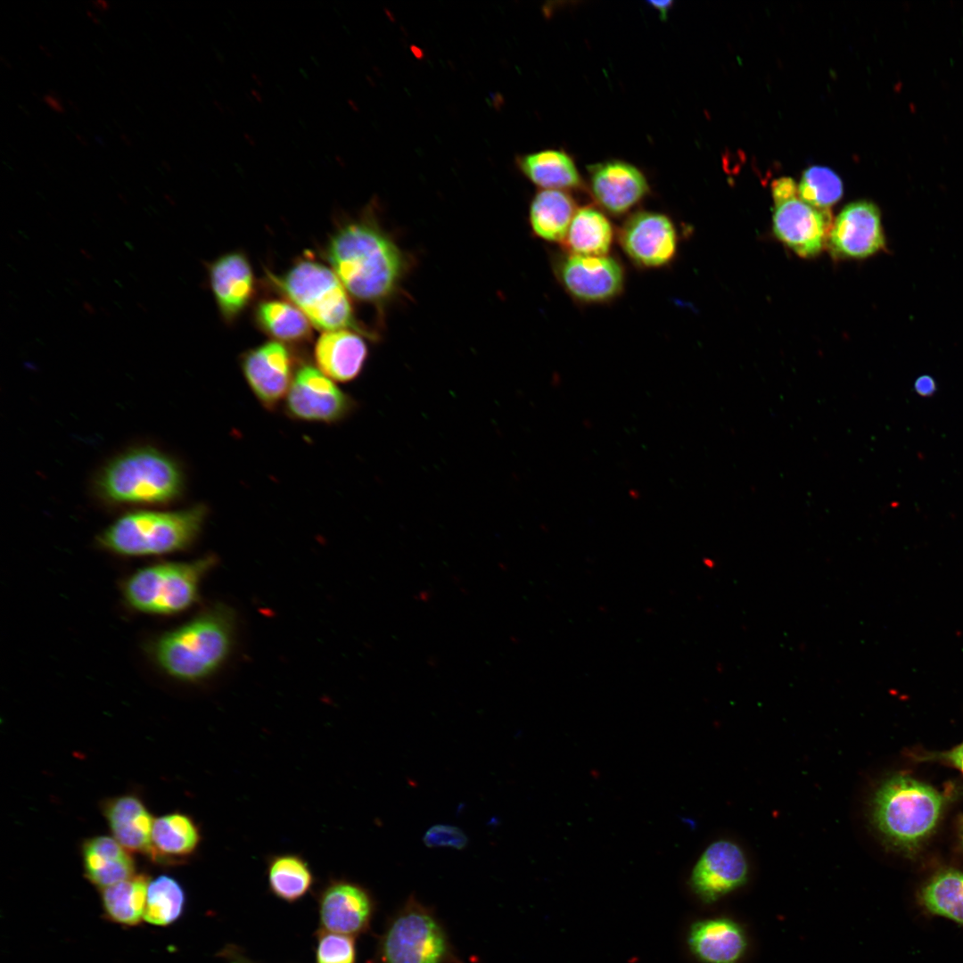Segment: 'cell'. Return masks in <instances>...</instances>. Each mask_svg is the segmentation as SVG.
<instances>
[{
    "mask_svg": "<svg viewBox=\"0 0 963 963\" xmlns=\"http://www.w3.org/2000/svg\"><path fill=\"white\" fill-rule=\"evenodd\" d=\"M235 630L234 611L219 604L158 636L148 650L168 676L183 682H199L212 676L226 661Z\"/></svg>",
    "mask_w": 963,
    "mask_h": 963,
    "instance_id": "2",
    "label": "cell"
},
{
    "mask_svg": "<svg viewBox=\"0 0 963 963\" xmlns=\"http://www.w3.org/2000/svg\"><path fill=\"white\" fill-rule=\"evenodd\" d=\"M209 508L199 503L169 511H138L117 519L98 537L99 546L122 556H149L182 551L198 539Z\"/></svg>",
    "mask_w": 963,
    "mask_h": 963,
    "instance_id": "3",
    "label": "cell"
},
{
    "mask_svg": "<svg viewBox=\"0 0 963 963\" xmlns=\"http://www.w3.org/2000/svg\"><path fill=\"white\" fill-rule=\"evenodd\" d=\"M942 804V796L932 786L899 775L885 779L877 788L871 818L890 843L912 850L934 829Z\"/></svg>",
    "mask_w": 963,
    "mask_h": 963,
    "instance_id": "4",
    "label": "cell"
},
{
    "mask_svg": "<svg viewBox=\"0 0 963 963\" xmlns=\"http://www.w3.org/2000/svg\"><path fill=\"white\" fill-rule=\"evenodd\" d=\"M828 244L835 257L865 259L885 249L878 207L869 201L846 205L829 231Z\"/></svg>",
    "mask_w": 963,
    "mask_h": 963,
    "instance_id": "14",
    "label": "cell"
},
{
    "mask_svg": "<svg viewBox=\"0 0 963 963\" xmlns=\"http://www.w3.org/2000/svg\"><path fill=\"white\" fill-rule=\"evenodd\" d=\"M218 956L226 963H258L249 958L242 948L235 944H226Z\"/></svg>",
    "mask_w": 963,
    "mask_h": 963,
    "instance_id": "36",
    "label": "cell"
},
{
    "mask_svg": "<svg viewBox=\"0 0 963 963\" xmlns=\"http://www.w3.org/2000/svg\"><path fill=\"white\" fill-rule=\"evenodd\" d=\"M240 366L251 391L264 408L274 411L284 403L297 369L286 344L273 340L263 342L243 352Z\"/></svg>",
    "mask_w": 963,
    "mask_h": 963,
    "instance_id": "12",
    "label": "cell"
},
{
    "mask_svg": "<svg viewBox=\"0 0 963 963\" xmlns=\"http://www.w3.org/2000/svg\"><path fill=\"white\" fill-rule=\"evenodd\" d=\"M318 929L353 937L367 933L376 903L364 885L344 877L330 878L316 893Z\"/></svg>",
    "mask_w": 963,
    "mask_h": 963,
    "instance_id": "10",
    "label": "cell"
},
{
    "mask_svg": "<svg viewBox=\"0 0 963 963\" xmlns=\"http://www.w3.org/2000/svg\"><path fill=\"white\" fill-rule=\"evenodd\" d=\"M424 841L429 847L442 846L462 849L466 845L468 840L464 832L456 827L436 825L425 833Z\"/></svg>",
    "mask_w": 963,
    "mask_h": 963,
    "instance_id": "34",
    "label": "cell"
},
{
    "mask_svg": "<svg viewBox=\"0 0 963 963\" xmlns=\"http://www.w3.org/2000/svg\"><path fill=\"white\" fill-rule=\"evenodd\" d=\"M588 185L594 201L606 212L621 215L649 192L644 174L634 165L612 160L588 167Z\"/></svg>",
    "mask_w": 963,
    "mask_h": 963,
    "instance_id": "18",
    "label": "cell"
},
{
    "mask_svg": "<svg viewBox=\"0 0 963 963\" xmlns=\"http://www.w3.org/2000/svg\"><path fill=\"white\" fill-rule=\"evenodd\" d=\"M521 171L542 189L574 190L582 186L581 176L564 151L547 149L523 155L518 160Z\"/></svg>",
    "mask_w": 963,
    "mask_h": 963,
    "instance_id": "25",
    "label": "cell"
},
{
    "mask_svg": "<svg viewBox=\"0 0 963 963\" xmlns=\"http://www.w3.org/2000/svg\"><path fill=\"white\" fill-rule=\"evenodd\" d=\"M86 877L102 889L135 876V861L113 837L97 835L81 846Z\"/></svg>",
    "mask_w": 963,
    "mask_h": 963,
    "instance_id": "23",
    "label": "cell"
},
{
    "mask_svg": "<svg viewBox=\"0 0 963 963\" xmlns=\"http://www.w3.org/2000/svg\"><path fill=\"white\" fill-rule=\"evenodd\" d=\"M619 241L634 263L645 268H658L674 258L678 235L673 222L666 215L639 211L623 224Z\"/></svg>",
    "mask_w": 963,
    "mask_h": 963,
    "instance_id": "15",
    "label": "cell"
},
{
    "mask_svg": "<svg viewBox=\"0 0 963 963\" xmlns=\"http://www.w3.org/2000/svg\"><path fill=\"white\" fill-rule=\"evenodd\" d=\"M914 388L921 396H929L935 391V383L931 376L922 375L916 380Z\"/></svg>",
    "mask_w": 963,
    "mask_h": 963,
    "instance_id": "37",
    "label": "cell"
},
{
    "mask_svg": "<svg viewBox=\"0 0 963 963\" xmlns=\"http://www.w3.org/2000/svg\"><path fill=\"white\" fill-rule=\"evenodd\" d=\"M0 60H1L2 63L4 64L5 67H7L8 69L12 68L11 63L8 61L5 60L4 56H1Z\"/></svg>",
    "mask_w": 963,
    "mask_h": 963,
    "instance_id": "47",
    "label": "cell"
},
{
    "mask_svg": "<svg viewBox=\"0 0 963 963\" xmlns=\"http://www.w3.org/2000/svg\"><path fill=\"white\" fill-rule=\"evenodd\" d=\"M86 15L95 24H100V20L91 11L86 10Z\"/></svg>",
    "mask_w": 963,
    "mask_h": 963,
    "instance_id": "42",
    "label": "cell"
},
{
    "mask_svg": "<svg viewBox=\"0 0 963 963\" xmlns=\"http://www.w3.org/2000/svg\"><path fill=\"white\" fill-rule=\"evenodd\" d=\"M556 272L564 289L584 302H602L616 297L623 287L620 263L605 256L567 253L556 262Z\"/></svg>",
    "mask_w": 963,
    "mask_h": 963,
    "instance_id": "13",
    "label": "cell"
},
{
    "mask_svg": "<svg viewBox=\"0 0 963 963\" xmlns=\"http://www.w3.org/2000/svg\"><path fill=\"white\" fill-rule=\"evenodd\" d=\"M102 811L117 842L128 852L148 856L154 819L138 796L109 798L102 804Z\"/></svg>",
    "mask_w": 963,
    "mask_h": 963,
    "instance_id": "21",
    "label": "cell"
},
{
    "mask_svg": "<svg viewBox=\"0 0 963 963\" xmlns=\"http://www.w3.org/2000/svg\"><path fill=\"white\" fill-rule=\"evenodd\" d=\"M96 486L101 497L111 503L165 504L182 494L184 474L172 458L144 447L110 462Z\"/></svg>",
    "mask_w": 963,
    "mask_h": 963,
    "instance_id": "5",
    "label": "cell"
},
{
    "mask_svg": "<svg viewBox=\"0 0 963 963\" xmlns=\"http://www.w3.org/2000/svg\"><path fill=\"white\" fill-rule=\"evenodd\" d=\"M962 843H963V831H962Z\"/></svg>",
    "mask_w": 963,
    "mask_h": 963,
    "instance_id": "48",
    "label": "cell"
},
{
    "mask_svg": "<svg viewBox=\"0 0 963 963\" xmlns=\"http://www.w3.org/2000/svg\"><path fill=\"white\" fill-rule=\"evenodd\" d=\"M576 210L566 191L541 189L531 201L530 223L539 237L563 243Z\"/></svg>",
    "mask_w": 963,
    "mask_h": 963,
    "instance_id": "27",
    "label": "cell"
},
{
    "mask_svg": "<svg viewBox=\"0 0 963 963\" xmlns=\"http://www.w3.org/2000/svg\"><path fill=\"white\" fill-rule=\"evenodd\" d=\"M771 191L775 203L798 195V186L790 177H781L775 180Z\"/></svg>",
    "mask_w": 963,
    "mask_h": 963,
    "instance_id": "35",
    "label": "cell"
},
{
    "mask_svg": "<svg viewBox=\"0 0 963 963\" xmlns=\"http://www.w3.org/2000/svg\"><path fill=\"white\" fill-rule=\"evenodd\" d=\"M92 4L94 5L95 8H96L98 11H100L102 12H107L111 8L110 3L107 2V1H103V0L93 1Z\"/></svg>",
    "mask_w": 963,
    "mask_h": 963,
    "instance_id": "41",
    "label": "cell"
},
{
    "mask_svg": "<svg viewBox=\"0 0 963 963\" xmlns=\"http://www.w3.org/2000/svg\"><path fill=\"white\" fill-rule=\"evenodd\" d=\"M325 257L348 293L381 304L397 289L404 257L392 239L366 218L343 223L331 235Z\"/></svg>",
    "mask_w": 963,
    "mask_h": 963,
    "instance_id": "1",
    "label": "cell"
},
{
    "mask_svg": "<svg viewBox=\"0 0 963 963\" xmlns=\"http://www.w3.org/2000/svg\"><path fill=\"white\" fill-rule=\"evenodd\" d=\"M671 3L672 2H670V1H662V2L653 1V2H650V4L653 5V7H654L656 10L659 11L662 19H665L667 13H668V11H669V9H670V7L671 5Z\"/></svg>",
    "mask_w": 963,
    "mask_h": 963,
    "instance_id": "40",
    "label": "cell"
},
{
    "mask_svg": "<svg viewBox=\"0 0 963 963\" xmlns=\"http://www.w3.org/2000/svg\"><path fill=\"white\" fill-rule=\"evenodd\" d=\"M776 237L803 258L816 256L830 228V215L804 202L797 195L776 202L772 218Z\"/></svg>",
    "mask_w": 963,
    "mask_h": 963,
    "instance_id": "16",
    "label": "cell"
},
{
    "mask_svg": "<svg viewBox=\"0 0 963 963\" xmlns=\"http://www.w3.org/2000/svg\"><path fill=\"white\" fill-rule=\"evenodd\" d=\"M68 103H69V104H70V106L72 107V109H73V110H74L75 111H77V112H80V110H79V108L78 107V105H77V104H76V103H74L73 101H71V100H68Z\"/></svg>",
    "mask_w": 963,
    "mask_h": 963,
    "instance_id": "46",
    "label": "cell"
},
{
    "mask_svg": "<svg viewBox=\"0 0 963 963\" xmlns=\"http://www.w3.org/2000/svg\"><path fill=\"white\" fill-rule=\"evenodd\" d=\"M940 758L947 761L963 772V743L951 751L941 754Z\"/></svg>",
    "mask_w": 963,
    "mask_h": 963,
    "instance_id": "38",
    "label": "cell"
},
{
    "mask_svg": "<svg viewBox=\"0 0 963 963\" xmlns=\"http://www.w3.org/2000/svg\"><path fill=\"white\" fill-rule=\"evenodd\" d=\"M148 878L133 876L124 881L102 889V901L107 916L113 921L135 926L144 918Z\"/></svg>",
    "mask_w": 963,
    "mask_h": 963,
    "instance_id": "29",
    "label": "cell"
},
{
    "mask_svg": "<svg viewBox=\"0 0 963 963\" xmlns=\"http://www.w3.org/2000/svg\"><path fill=\"white\" fill-rule=\"evenodd\" d=\"M202 840L201 827L190 815L168 813L153 821L148 856L156 862L183 863L196 853Z\"/></svg>",
    "mask_w": 963,
    "mask_h": 963,
    "instance_id": "22",
    "label": "cell"
},
{
    "mask_svg": "<svg viewBox=\"0 0 963 963\" xmlns=\"http://www.w3.org/2000/svg\"><path fill=\"white\" fill-rule=\"evenodd\" d=\"M374 963H458L436 915L410 897L379 936Z\"/></svg>",
    "mask_w": 963,
    "mask_h": 963,
    "instance_id": "8",
    "label": "cell"
},
{
    "mask_svg": "<svg viewBox=\"0 0 963 963\" xmlns=\"http://www.w3.org/2000/svg\"><path fill=\"white\" fill-rule=\"evenodd\" d=\"M843 191V183L836 173L822 166L807 169L798 185L799 197L819 210H827L837 202Z\"/></svg>",
    "mask_w": 963,
    "mask_h": 963,
    "instance_id": "32",
    "label": "cell"
},
{
    "mask_svg": "<svg viewBox=\"0 0 963 963\" xmlns=\"http://www.w3.org/2000/svg\"><path fill=\"white\" fill-rule=\"evenodd\" d=\"M216 564V556H205L189 562L144 566L124 580V600L130 608L144 613H182L198 600L202 580Z\"/></svg>",
    "mask_w": 963,
    "mask_h": 963,
    "instance_id": "7",
    "label": "cell"
},
{
    "mask_svg": "<svg viewBox=\"0 0 963 963\" xmlns=\"http://www.w3.org/2000/svg\"><path fill=\"white\" fill-rule=\"evenodd\" d=\"M355 938L317 928L315 932L316 963H357Z\"/></svg>",
    "mask_w": 963,
    "mask_h": 963,
    "instance_id": "33",
    "label": "cell"
},
{
    "mask_svg": "<svg viewBox=\"0 0 963 963\" xmlns=\"http://www.w3.org/2000/svg\"><path fill=\"white\" fill-rule=\"evenodd\" d=\"M38 47H39V49L41 50V52H42V53H43V54H45V55L46 57H49V58H52V57H53V54H52L51 51H50V50H49V49H48V48H47V47H46L45 45H38Z\"/></svg>",
    "mask_w": 963,
    "mask_h": 963,
    "instance_id": "43",
    "label": "cell"
},
{
    "mask_svg": "<svg viewBox=\"0 0 963 963\" xmlns=\"http://www.w3.org/2000/svg\"><path fill=\"white\" fill-rule=\"evenodd\" d=\"M76 138H77V140H78V142H79V143H80V144H81L82 145H84V146H87V142H86V139H84V138H83V137L81 136V135H78V134H77V135H76Z\"/></svg>",
    "mask_w": 963,
    "mask_h": 963,
    "instance_id": "45",
    "label": "cell"
},
{
    "mask_svg": "<svg viewBox=\"0 0 963 963\" xmlns=\"http://www.w3.org/2000/svg\"><path fill=\"white\" fill-rule=\"evenodd\" d=\"M269 279L313 326L324 332L348 329L366 334L355 318L347 290L331 268L301 259L281 275L270 274Z\"/></svg>",
    "mask_w": 963,
    "mask_h": 963,
    "instance_id": "6",
    "label": "cell"
},
{
    "mask_svg": "<svg viewBox=\"0 0 963 963\" xmlns=\"http://www.w3.org/2000/svg\"><path fill=\"white\" fill-rule=\"evenodd\" d=\"M921 902L933 914L963 925V873L946 870L922 889Z\"/></svg>",
    "mask_w": 963,
    "mask_h": 963,
    "instance_id": "30",
    "label": "cell"
},
{
    "mask_svg": "<svg viewBox=\"0 0 963 963\" xmlns=\"http://www.w3.org/2000/svg\"><path fill=\"white\" fill-rule=\"evenodd\" d=\"M749 874V861L740 844L720 838L703 850L692 868L689 883L703 901L712 903L744 886Z\"/></svg>",
    "mask_w": 963,
    "mask_h": 963,
    "instance_id": "11",
    "label": "cell"
},
{
    "mask_svg": "<svg viewBox=\"0 0 963 963\" xmlns=\"http://www.w3.org/2000/svg\"><path fill=\"white\" fill-rule=\"evenodd\" d=\"M362 336L348 329L323 332L314 347L316 366L334 382L355 380L361 374L368 355Z\"/></svg>",
    "mask_w": 963,
    "mask_h": 963,
    "instance_id": "19",
    "label": "cell"
},
{
    "mask_svg": "<svg viewBox=\"0 0 963 963\" xmlns=\"http://www.w3.org/2000/svg\"><path fill=\"white\" fill-rule=\"evenodd\" d=\"M43 102L55 112L61 114L65 112V107L62 104L61 97L55 91L50 90L47 94H45L43 96Z\"/></svg>",
    "mask_w": 963,
    "mask_h": 963,
    "instance_id": "39",
    "label": "cell"
},
{
    "mask_svg": "<svg viewBox=\"0 0 963 963\" xmlns=\"http://www.w3.org/2000/svg\"><path fill=\"white\" fill-rule=\"evenodd\" d=\"M613 239L607 217L594 207L584 206L576 210L563 243L571 254L605 256Z\"/></svg>",
    "mask_w": 963,
    "mask_h": 963,
    "instance_id": "28",
    "label": "cell"
},
{
    "mask_svg": "<svg viewBox=\"0 0 963 963\" xmlns=\"http://www.w3.org/2000/svg\"><path fill=\"white\" fill-rule=\"evenodd\" d=\"M688 944L704 963H738L747 950L743 928L734 920L717 918L693 925Z\"/></svg>",
    "mask_w": 963,
    "mask_h": 963,
    "instance_id": "20",
    "label": "cell"
},
{
    "mask_svg": "<svg viewBox=\"0 0 963 963\" xmlns=\"http://www.w3.org/2000/svg\"><path fill=\"white\" fill-rule=\"evenodd\" d=\"M120 138H121V140H122V141L124 142V144H125L126 145H128V146H131V145H132V141H131V139H130V138L128 137V136H127V135H125V134H121V135H120Z\"/></svg>",
    "mask_w": 963,
    "mask_h": 963,
    "instance_id": "44",
    "label": "cell"
},
{
    "mask_svg": "<svg viewBox=\"0 0 963 963\" xmlns=\"http://www.w3.org/2000/svg\"><path fill=\"white\" fill-rule=\"evenodd\" d=\"M284 408L293 420L331 424L348 418L357 401L316 366L303 363L297 366Z\"/></svg>",
    "mask_w": 963,
    "mask_h": 963,
    "instance_id": "9",
    "label": "cell"
},
{
    "mask_svg": "<svg viewBox=\"0 0 963 963\" xmlns=\"http://www.w3.org/2000/svg\"><path fill=\"white\" fill-rule=\"evenodd\" d=\"M266 863L268 887L276 898L293 904L312 892L316 877L302 855L294 852L271 854Z\"/></svg>",
    "mask_w": 963,
    "mask_h": 963,
    "instance_id": "24",
    "label": "cell"
},
{
    "mask_svg": "<svg viewBox=\"0 0 963 963\" xmlns=\"http://www.w3.org/2000/svg\"><path fill=\"white\" fill-rule=\"evenodd\" d=\"M253 318L264 333L284 344L307 342L312 334L308 317L288 300H260L254 308Z\"/></svg>",
    "mask_w": 963,
    "mask_h": 963,
    "instance_id": "26",
    "label": "cell"
},
{
    "mask_svg": "<svg viewBox=\"0 0 963 963\" xmlns=\"http://www.w3.org/2000/svg\"><path fill=\"white\" fill-rule=\"evenodd\" d=\"M209 284L224 321L234 323L255 294L251 262L242 251L226 252L207 266Z\"/></svg>",
    "mask_w": 963,
    "mask_h": 963,
    "instance_id": "17",
    "label": "cell"
},
{
    "mask_svg": "<svg viewBox=\"0 0 963 963\" xmlns=\"http://www.w3.org/2000/svg\"><path fill=\"white\" fill-rule=\"evenodd\" d=\"M185 893L173 877L162 875L149 882L144 919L155 926L177 920L185 907Z\"/></svg>",
    "mask_w": 963,
    "mask_h": 963,
    "instance_id": "31",
    "label": "cell"
}]
</instances>
